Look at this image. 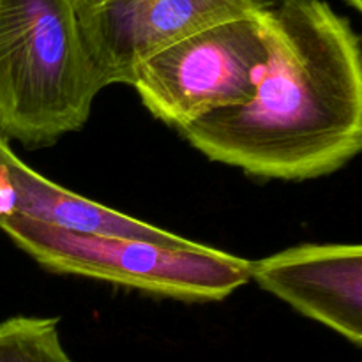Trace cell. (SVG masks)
Returning <instances> with one entry per match:
<instances>
[{"mask_svg": "<svg viewBox=\"0 0 362 362\" xmlns=\"http://www.w3.org/2000/svg\"><path fill=\"white\" fill-rule=\"evenodd\" d=\"M262 21L267 60L253 95L179 133L212 161L258 179L338 172L362 147L359 34L327 0H283Z\"/></svg>", "mask_w": 362, "mask_h": 362, "instance_id": "6da1fadb", "label": "cell"}, {"mask_svg": "<svg viewBox=\"0 0 362 362\" xmlns=\"http://www.w3.org/2000/svg\"><path fill=\"white\" fill-rule=\"evenodd\" d=\"M105 88L78 0H0V134L28 148L87 124Z\"/></svg>", "mask_w": 362, "mask_h": 362, "instance_id": "7a4b0ae2", "label": "cell"}, {"mask_svg": "<svg viewBox=\"0 0 362 362\" xmlns=\"http://www.w3.org/2000/svg\"><path fill=\"white\" fill-rule=\"evenodd\" d=\"M0 230L59 274L83 276L187 303H214L250 281L251 262L205 244L187 246L57 228L25 216H0Z\"/></svg>", "mask_w": 362, "mask_h": 362, "instance_id": "3957f363", "label": "cell"}, {"mask_svg": "<svg viewBox=\"0 0 362 362\" xmlns=\"http://www.w3.org/2000/svg\"><path fill=\"white\" fill-rule=\"evenodd\" d=\"M265 60L262 11H255L156 49L131 69L127 85L156 119L180 129L246 103Z\"/></svg>", "mask_w": 362, "mask_h": 362, "instance_id": "277c9868", "label": "cell"}, {"mask_svg": "<svg viewBox=\"0 0 362 362\" xmlns=\"http://www.w3.org/2000/svg\"><path fill=\"white\" fill-rule=\"evenodd\" d=\"M283 0H78L80 23L105 87L127 85L131 69L156 49L212 25L278 6Z\"/></svg>", "mask_w": 362, "mask_h": 362, "instance_id": "5b68a950", "label": "cell"}, {"mask_svg": "<svg viewBox=\"0 0 362 362\" xmlns=\"http://www.w3.org/2000/svg\"><path fill=\"white\" fill-rule=\"evenodd\" d=\"M250 278L357 349L362 345L359 244H300L251 262Z\"/></svg>", "mask_w": 362, "mask_h": 362, "instance_id": "8992f818", "label": "cell"}, {"mask_svg": "<svg viewBox=\"0 0 362 362\" xmlns=\"http://www.w3.org/2000/svg\"><path fill=\"white\" fill-rule=\"evenodd\" d=\"M2 214L14 212L57 228L103 237L187 246L194 240L140 221L124 212L73 193L25 165L9 144L2 151ZM0 214V216H2Z\"/></svg>", "mask_w": 362, "mask_h": 362, "instance_id": "52a82bcc", "label": "cell"}, {"mask_svg": "<svg viewBox=\"0 0 362 362\" xmlns=\"http://www.w3.org/2000/svg\"><path fill=\"white\" fill-rule=\"evenodd\" d=\"M57 317H13L0 322V362H74L60 341Z\"/></svg>", "mask_w": 362, "mask_h": 362, "instance_id": "ba28073f", "label": "cell"}, {"mask_svg": "<svg viewBox=\"0 0 362 362\" xmlns=\"http://www.w3.org/2000/svg\"><path fill=\"white\" fill-rule=\"evenodd\" d=\"M81 2H85L87 6H92V7H99V6H105V4L117 2V0H81Z\"/></svg>", "mask_w": 362, "mask_h": 362, "instance_id": "9c48e42d", "label": "cell"}, {"mask_svg": "<svg viewBox=\"0 0 362 362\" xmlns=\"http://www.w3.org/2000/svg\"><path fill=\"white\" fill-rule=\"evenodd\" d=\"M345 2L349 4L350 7H354L357 13H361V11H362V0H345Z\"/></svg>", "mask_w": 362, "mask_h": 362, "instance_id": "30bf717a", "label": "cell"}, {"mask_svg": "<svg viewBox=\"0 0 362 362\" xmlns=\"http://www.w3.org/2000/svg\"><path fill=\"white\" fill-rule=\"evenodd\" d=\"M6 145H7V140L0 134V158H2V148L6 147ZM0 193H2V175H0Z\"/></svg>", "mask_w": 362, "mask_h": 362, "instance_id": "8fae6325", "label": "cell"}]
</instances>
